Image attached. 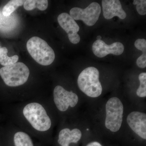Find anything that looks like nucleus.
<instances>
[{
    "instance_id": "16",
    "label": "nucleus",
    "mask_w": 146,
    "mask_h": 146,
    "mask_svg": "<svg viewBox=\"0 0 146 146\" xmlns=\"http://www.w3.org/2000/svg\"><path fill=\"white\" fill-rule=\"evenodd\" d=\"M25 2V1L23 0H11L9 1L3 8V15L5 16H9L18 7L23 5Z\"/></svg>"
},
{
    "instance_id": "20",
    "label": "nucleus",
    "mask_w": 146,
    "mask_h": 146,
    "mask_svg": "<svg viewBox=\"0 0 146 146\" xmlns=\"http://www.w3.org/2000/svg\"><path fill=\"white\" fill-rule=\"evenodd\" d=\"M86 146H102L98 142H92L89 143Z\"/></svg>"
},
{
    "instance_id": "15",
    "label": "nucleus",
    "mask_w": 146,
    "mask_h": 146,
    "mask_svg": "<svg viewBox=\"0 0 146 146\" xmlns=\"http://www.w3.org/2000/svg\"><path fill=\"white\" fill-rule=\"evenodd\" d=\"M15 146H33L32 141L27 133L19 131L14 136Z\"/></svg>"
},
{
    "instance_id": "13",
    "label": "nucleus",
    "mask_w": 146,
    "mask_h": 146,
    "mask_svg": "<svg viewBox=\"0 0 146 146\" xmlns=\"http://www.w3.org/2000/svg\"><path fill=\"white\" fill-rule=\"evenodd\" d=\"M25 9L30 11L37 8L39 10L44 11L48 7L47 0H27L24 4Z\"/></svg>"
},
{
    "instance_id": "22",
    "label": "nucleus",
    "mask_w": 146,
    "mask_h": 146,
    "mask_svg": "<svg viewBox=\"0 0 146 146\" xmlns=\"http://www.w3.org/2000/svg\"><path fill=\"white\" fill-rule=\"evenodd\" d=\"M0 49H1V48H0Z\"/></svg>"
},
{
    "instance_id": "1",
    "label": "nucleus",
    "mask_w": 146,
    "mask_h": 146,
    "mask_svg": "<svg viewBox=\"0 0 146 146\" xmlns=\"http://www.w3.org/2000/svg\"><path fill=\"white\" fill-rule=\"evenodd\" d=\"M99 76V72L97 68L94 67L86 68L79 75V88L88 96L93 98L100 96L102 91V87Z\"/></svg>"
},
{
    "instance_id": "3",
    "label": "nucleus",
    "mask_w": 146,
    "mask_h": 146,
    "mask_svg": "<svg viewBox=\"0 0 146 146\" xmlns=\"http://www.w3.org/2000/svg\"><path fill=\"white\" fill-rule=\"evenodd\" d=\"M23 113L25 117L35 129L45 131L51 127L52 123L42 105L38 103L29 104L24 107Z\"/></svg>"
},
{
    "instance_id": "6",
    "label": "nucleus",
    "mask_w": 146,
    "mask_h": 146,
    "mask_svg": "<svg viewBox=\"0 0 146 146\" xmlns=\"http://www.w3.org/2000/svg\"><path fill=\"white\" fill-rule=\"evenodd\" d=\"M101 7L97 2L91 3L86 8L82 9L74 7L70 11V15L74 20H82L89 26H94L99 18Z\"/></svg>"
},
{
    "instance_id": "18",
    "label": "nucleus",
    "mask_w": 146,
    "mask_h": 146,
    "mask_svg": "<svg viewBox=\"0 0 146 146\" xmlns=\"http://www.w3.org/2000/svg\"><path fill=\"white\" fill-rule=\"evenodd\" d=\"M133 4L136 5V9L138 13L141 15L146 14V1L145 0H135Z\"/></svg>"
},
{
    "instance_id": "19",
    "label": "nucleus",
    "mask_w": 146,
    "mask_h": 146,
    "mask_svg": "<svg viewBox=\"0 0 146 146\" xmlns=\"http://www.w3.org/2000/svg\"><path fill=\"white\" fill-rule=\"evenodd\" d=\"M143 54L137 59L136 63L138 67L141 68H144L146 67V49L142 50Z\"/></svg>"
},
{
    "instance_id": "5",
    "label": "nucleus",
    "mask_w": 146,
    "mask_h": 146,
    "mask_svg": "<svg viewBox=\"0 0 146 146\" xmlns=\"http://www.w3.org/2000/svg\"><path fill=\"white\" fill-rule=\"evenodd\" d=\"M106 127L112 132H117L121 126L123 112V106L119 99H110L106 105Z\"/></svg>"
},
{
    "instance_id": "11",
    "label": "nucleus",
    "mask_w": 146,
    "mask_h": 146,
    "mask_svg": "<svg viewBox=\"0 0 146 146\" xmlns=\"http://www.w3.org/2000/svg\"><path fill=\"white\" fill-rule=\"evenodd\" d=\"M103 15L107 20L117 16L122 20L125 19L127 15L123 10L121 4L119 0H103L102 1Z\"/></svg>"
},
{
    "instance_id": "12",
    "label": "nucleus",
    "mask_w": 146,
    "mask_h": 146,
    "mask_svg": "<svg viewBox=\"0 0 146 146\" xmlns=\"http://www.w3.org/2000/svg\"><path fill=\"white\" fill-rule=\"evenodd\" d=\"M82 135L81 131L78 129L72 130L68 128L63 129L59 132L58 142L61 146H69V144L72 143H77Z\"/></svg>"
},
{
    "instance_id": "8",
    "label": "nucleus",
    "mask_w": 146,
    "mask_h": 146,
    "mask_svg": "<svg viewBox=\"0 0 146 146\" xmlns=\"http://www.w3.org/2000/svg\"><path fill=\"white\" fill-rule=\"evenodd\" d=\"M58 23L68 35L71 43L77 44L80 42V37L78 34L80 27L75 20L68 13L60 14L57 18Z\"/></svg>"
},
{
    "instance_id": "2",
    "label": "nucleus",
    "mask_w": 146,
    "mask_h": 146,
    "mask_svg": "<svg viewBox=\"0 0 146 146\" xmlns=\"http://www.w3.org/2000/svg\"><path fill=\"white\" fill-rule=\"evenodd\" d=\"M29 53L37 63L44 66L51 65L55 55L53 50L45 40L38 36L30 38L27 44Z\"/></svg>"
},
{
    "instance_id": "14",
    "label": "nucleus",
    "mask_w": 146,
    "mask_h": 146,
    "mask_svg": "<svg viewBox=\"0 0 146 146\" xmlns=\"http://www.w3.org/2000/svg\"><path fill=\"white\" fill-rule=\"evenodd\" d=\"M8 50L6 47L0 49V64L4 66H7L17 63L19 57L18 55L9 57L7 55Z\"/></svg>"
},
{
    "instance_id": "10",
    "label": "nucleus",
    "mask_w": 146,
    "mask_h": 146,
    "mask_svg": "<svg viewBox=\"0 0 146 146\" xmlns=\"http://www.w3.org/2000/svg\"><path fill=\"white\" fill-rule=\"evenodd\" d=\"M129 127L136 134L146 139V115L143 112L133 111L128 115L127 119Z\"/></svg>"
},
{
    "instance_id": "4",
    "label": "nucleus",
    "mask_w": 146,
    "mask_h": 146,
    "mask_svg": "<svg viewBox=\"0 0 146 146\" xmlns=\"http://www.w3.org/2000/svg\"><path fill=\"white\" fill-rule=\"evenodd\" d=\"M30 74L29 68L22 62L4 66L0 69V75L7 86L16 87L21 86L27 81Z\"/></svg>"
},
{
    "instance_id": "21",
    "label": "nucleus",
    "mask_w": 146,
    "mask_h": 146,
    "mask_svg": "<svg viewBox=\"0 0 146 146\" xmlns=\"http://www.w3.org/2000/svg\"><path fill=\"white\" fill-rule=\"evenodd\" d=\"M97 40H101L102 39V36L100 35H98L97 37Z\"/></svg>"
},
{
    "instance_id": "17",
    "label": "nucleus",
    "mask_w": 146,
    "mask_h": 146,
    "mask_svg": "<svg viewBox=\"0 0 146 146\" xmlns=\"http://www.w3.org/2000/svg\"><path fill=\"white\" fill-rule=\"evenodd\" d=\"M140 85L136 91L138 97L145 98L146 97V73H141L138 76Z\"/></svg>"
},
{
    "instance_id": "9",
    "label": "nucleus",
    "mask_w": 146,
    "mask_h": 146,
    "mask_svg": "<svg viewBox=\"0 0 146 146\" xmlns=\"http://www.w3.org/2000/svg\"><path fill=\"white\" fill-rule=\"evenodd\" d=\"M92 50L97 57L103 58L110 54L115 55L121 54L124 50V46L122 43L119 42L108 45L102 40H97L93 44Z\"/></svg>"
},
{
    "instance_id": "7",
    "label": "nucleus",
    "mask_w": 146,
    "mask_h": 146,
    "mask_svg": "<svg viewBox=\"0 0 146 146\" xmlns=\"http://www.w3.org/2000/svg\"><path fill=\"white\" fill-rule=\"evenodd\" d=\"M54 100L58 109L65 112L69 106L75 107L78 102V97L72 91H68L62 86H57L53 92Z\"/></svg>"
}]
</instances>
